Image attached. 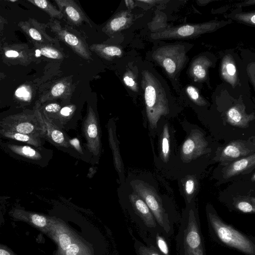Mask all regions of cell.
Instances as JSON below:
<instances>
[{"label": "cell", "mask_w": 255, "mask_h": 255, "mask_svg": "<svg viewBox=\"0 0 255 255\" xmlns=\"http://www.w3.org/2000/svg\"><path fill=\"white\" fill-rule=\"evenodd\" d=\"M209 232L218 244L239 252L245 255H255V240L225 222L210 204L206 207Z\"/></svg>", "instance_id": "6da1fadb"}, {"label": "cell", "mask_w": 255, "mask_h": 255, "mask_svg": "<svg viewBox=\"0 0 255 255\" xmlns=\"http://www.w3.org/2000/svg\"><path fill=\"white\" fill-rule=\"evenodd\" d=\"M175 237L176 255H207L199 214L192 202L187 204Z\"/></svg>", "instance_id": "7a4b0ae2"}, {"label": "cell", "mask_w": 255, "mask_h": 255, "mask_svg": "<svg viewBox=\"0 0 255 255\" xmlns=\"http://www.w3.org/2000/svg\"><path fill=\"white\" fill-rule=\"evenodd\" d=\"M142 75L146 116L151 128L156 129L161 117L169 114L168 93L163 82L151 72L144 70Z\"/></svg>", "instance_id": "3957f363"}, {"label": "cell", "mask_w": 255, "mask_h": 255, "mask_svg": "<svg viewBox=\"0 0 255 255\" xmlns=\"http://www.w3.org/2000/svg\"><path fill=\"white\" fill-rule=\"evenodd\" d=\"M133 192L146 203L160 229L169 237L174 233V224L177 222L164 207L161 198L155 189L148 183L140 180L130 182Z\"/></svg>", "instance_id": "277c9868"}, {"label": "cell", "mask_w": 255, "mask_h": 255, "mask_svg": "<svg viewBox=\"0 0 255 255\" xmlns=\"http://www.w3.org/2000/svg\"><path fill=\"white\" fill-rule=\"evenodd\" d=\"M47 234L57 244L56 255H94L92 248L60 220L50 218Z\"/></svg>", "instance_id": "5b68a950"}, {"label": "cell", "mask_w": 255, "mask_h": 255, "mask_svg": "<svg viewBox=\"0 0 255 255\" xmlns=\"http://www.w3.org/2000/svg\"><path fill=\"white\" fill-rule=\"evenodd\" d=\"M2 129L45 137L42 113L37 104L33 114H18L8 116L0 123Z\"/></svg>", "instance_id": "8992f818"}, {"label": "cell", "mask_w": 255, "mask_h": 255, "mask_svg": "<svg viewBox=\"0 0 255 255\" xmlns=\"http://www.w3.org/2000/svg\"><path fill=\"white\" fill-rule=\"evenodd\" d=\"M220 22H210L196 24H186L171 28L152 34L154 39H173L192 38L204 33L212 32L223 25Z\"/></svg>", "instance_id": "52a82bcc"}, {"label": "cell", "mask_w": 255, "mask_h": 255, "mask_svg": "<svg viewBox=\"0 0 255 255\" xmlns=\"http://www.w3.org/2000/svg\"><path fill=\"white\" fill-rule=\"evenodd\" d=\"M153 58L171 76H175L187 60L185 51L177 45H169L158 48L153 54Z\"/></svg>", "instance_id": "ba28073f"}, {"label": "cell", "mask_w": 255, "mask_h": 255, "mask_svg": "<svg viewBox=\"0 0 255 255\" xmlns=\"http://www.w3.org/2000/svg\"><path fill=\"white\" fill-rule=\"evenodd\" d=\"M211 151L203 133L194 129L184 141L180 149V158L184 163H189Z\"/></svg>", "instance_id": "9c48e42d"}, {"label": "cell", "mask_w": 255, "mask_h": 255, "mask_svg": "<svg viewBox=\"0 0 255 255\" xmlns=\"http://www.w3.org/2000/svg\"><path fill=\"white\" fill-rule=\"evenodd\" d=\"M255 143L252 141L233 140L218 150L215 160L227 165L234 160L255 153Z\"/></svg>", "instance_id": "30bf717a"}, {"label": "cell", "mask_w": 255, "mask_h": 255, "mask_svg": "<svg viewBox=\"0 0 255 255\" xmlns=\"http://www.w3.org/2000/svg\"><path fill=\"white\" fill-rule=\"evenodd\" d=\"M47 25L59 40L69 46L76 54L85 59H91V54L85 42L62 27L59 21L51 18Z\"/></svg>", "instance_id": "8fae6325"}, {"label": "cell", "mask_w": 255, "mask_h": 255, "mask_svg": "<svg viewBox=\"0 0 255 255\" xmlns=\"http://www.w3.org/2000/svg\"><path fill=\"white\" fill-rule=\"evenodd\" d=\"M83 130L88 150L94 155L98 156L101 145L100 131L96 114L91 106L88 107Z\"/></svg>", "instance_id": "7c38bea8"}, {"label": "cell", "mask_w": 255, "mask_h": 255, "mask_svg": "<svg viewBox=\"0 0 255 255\" xmlns=\"http://www.w3.org/2000/svg\"><path fill=\"white\" fill-rule=\"evenodd\" d=\"M0 49L3 61L7 64L27 66L32 61V50L25 44H5Z\"/></svg>", "instance_id": "4fadbf2b"}, {"label": "cell", "mask_w": 255, "mask_h": 255, "mask_svg": "<svg viewBox=\"0 0 255 255\" xmlns=\"http://www.w3.org/2000/svg\"><path fill=\"white\" fill-rule=\"evenodd\" d=\"M18 26L30 39L32 42L41 44H49L56 42L55 39L47 34V24L40 23L34 18H29L25 21H20Z\"/></svg>", "instance_id": "5bb4252c"}, {"label": "cell", "mask_w": 255, "mask_h": 255, "mask_svg": "<svg viewBox=\"0 0 255 255\" xmlns=\"http://www.w3.org/2000/svg\"><path fill=\"white\" fill-rule=\"evenodd\" d=\"M129 199L135 212L151 235L160 228L149 208L137 194L132 193Z\"/></svg>", "instance_id": "9a60e30c"}, {"label": "cell", "mask_w": 255, "mask_h": 255, "mask_svg": "<svg viewBox=\"0 0 255 255\" xmlns=\"http://www.w3.org/2000/svg\"><path fill=\"white\" fill-rule=\"evenodd\" d=\"M55 2L63 17L65 16L71 23L75 25H78L83 21L90 23L81 8L74 0H55Z\"/></svg>", "instance_id": "2e32d148"}, {"label": "cell", "mask_w": 255, "mask_h": 255, "mask_svg": "<svg viewBox=\"0 0 255 255\" xmlns=\"http://www.w3.org/2000/svg\"><path fill=\"white\" fill-rule=\"evenodd\" d=\"M255 166V154L234 160L223 169V176L229 179L251 171Z\"/></svg>", "instance_id": "e0dca14e"}, {"label": "cell", "mask_w": 255, "mask_h": 255, "mask_svg": "<svg viewBox=\"0 0 255 255\" xmlns=\"http://www.w3.org/2000/svg\"><path fill=\"white\" fill-rule=\"evenodd\" d=\"M134 19L130 10L119 11L113 16L104 27L103 31L107 34H113L129 27Z\"/></svg>", "instance_id": "ac0fdd59"}, {"label": "cell", "mask_w": 255, "mask_h": 255, "mask_svg": "<svg viewBox=\"0 0 255 255\" xmlns=\"http://www.w3.org/2000/svg\"><path fill=\"white\" fill-rule=\"evenodd\" d=\"M255 119L254 114H248L245 107L236 105L230 108L226 113V121L230 125L240 128H247Z\"/></svg>", "instance_id": "d6986e66"}, {"label": "cell", "mask_w": 255, "mask_h": 255, "mask_svg": "<svg viewBox=\"0 0 255 255\" xmlns=\"http://www.w3.org/2000/svg\"><path fill=\"white\" fill-rule=\"evenodd\" d=\"M42 118L45 128V137L55 145L68 147L69 138L65 133L45 113L42 114Z\"/></svg>", "instance_id": "ffe728a7"}, {"label": "cell", "mask_w": 255, "mask_h": 255, "mask_svg": "<svg viewBox=\"0 0 255 255\" xmlns=\"http://www.w3.org/2000/svg\"><path fill=\"white\" fill-rule=\"evenodd\" d=\"M152 246L162 255H171L170 237L160 228L151 235Z\"/></svg>", "instance_id": "44dd1931"}, {"label": "cell", "mask_w": 255, "mask_h": 255, "mask_svg": "<svg viewBox=\"0 0 255 255\" xmlns=\"http://www.w3.org/2000/svg\"><path fill=\"white\" fill-rule=\"evenodd\" d=\"M90 49L100 57L110 60L116 57H121L123 50L118 46L103 44H94Z\"/></svg>", "instance_id": "7402d4cb"}, {"label": "cell", "mask_w": 255, "mask_h": 255, "mask_svg": "<svg viewBox=\"0 0 255 255\" xmlns=\"http://www.w3.org/2000/svg\"><path fill=\"white\" fill-rule=\"evenodd\" d=\"M17 216L21 219L27 220L33 225L39 228L45 233H48L50 225V218L35 213H27L22 211L15 212Z\"/></svg>", "instance_id": "603a6c76"}, {"label": "cell", "mask_w": 255, "mask_h": 255, "mask_svg": "<svg viewBox=\"0 0 255 255\" xmlns=\"http://www.w3.org/2000/svg\"><path fill=\"white\" fill-rule=\"evenodd\" d=\"M232 207L234 210L245 214L255 212V198L249 196H239L234 197Z\"/></svg>", "instance_id": "cb8c5ba5"}, {"label": "cell", "mask_w": 255, "mask_h": 255, "mask_svg": "<svg viewBox=\"0 0 255 255\" xmlns=\"http://www.w3.org/2000/svg\"><path fill=\"white\" fill-rule=\"evenodd\" d=\"M0 132L3 136L8 138L25 142L36 147L41 145V137L38 136L10 131L2 129L0 130Z\"/></svg>", "instance_id": "d4e9b609"}, {"label": "cell", "mask_w": 255, "mask_h": 255, "mask_svg": "<svg viewBox=\"0 0 255 255\" xmlns=\"http://www.w3.org/2000/svg\"><path fill=\"white\" fill-rule=\"evenodd\" d=\"M159 155L161 159L164 163H167L169 159L170 133L167 124L163 127L160 139Z\"/></svg>", "instance_id": "484cf974"}, {"label": "cell", "mask_w": 255, "mask_h": 255, "mask_svg": "<svg viewBox=\"0 0 255 255\" xmlns=\"http://www.w3.org/2000/svg\"><path fill=\"white\" fill-rule=\"evenodd\" d=\"M109 139L113 153L115 166L119 173H123V163L120 154L118 141L115 136L114 130L108 126Z\"/></svg>", "instance_id": "4316f807"}, {"label": "cell", "mask_w": 255, "mask_h": 255, "mask_svg": "<svg viewBox=\"0 0 255 255\" xmlns=\"http://www.w3.org/2000/svg\"><path fill=\"white\" fill-rule=\"evenodd\" d=\"M8 148L13 152L30 159L39 160L41 155L37 150L28 145L7 144Z\"/></svg>", "instance_id": "83f0119b"}, {"label": "cell", "mask_w": 255, "mask_h": 255, "mask_svg": "<svg viewBox=\"0 0 255 255\" xmlns=\"http://www.w3.org/2000/svg\"><path fill=\"white\" fill-rule=\"evenodd\" d=\"M183 185L185 199L188 204L192 202L198 189V183L195 176L189 175L183 179Z\"/></svg>", "instance_id": "f1b7e54d"}, {"label": "cell", "mask_w": 255, "mask_h": 255, "mask_svg": "<svg viewBox=\"0 0 255 255\" xmlns=\"http://www.w3.org/2000/svg\"><path fill=\"white\" fill-rule=\"evenodd\" d=\"M28 1L46 12L51 18L61 19L63 17V15L61 11L48 0H28Z\"/></svg>", "instance_id": "f546056e"}, {"label": "cell", "mask_w": 255, "mask_h": 255, "mask_svg": "<svg viewBox=\"0 0 255 255\" xmlns=\"http://www.w3.org/2000/svg\"><path fill=\"white\" fill-rule=\"evenodd\" d=\"M69 88L68 85L64 81H59L54 84L50 91L42 98V101L50 100L55 98H62L68 94Z\"/></svg>", "instance_id": "4dcf8cb0"}, {"label": "cell", "mask_w": 255, "mask_h": 255, "mask_svg": "<svg viewBox=\"0 0 255 255\" xmlns=\"http://www.w3.org/2000/svg\"><path fill=\"white\" fill-rule=\"evenodd\" d=\"M32 43L34 47L39 51L40 54L44 57L53 59H61L63 58V54L59 50L49 44Z\"/></svg>", "instance_id": "1f68e13d"}, {"label": "cell", "mask_w": 255, "mask_h": 255, "mask_svg": "<svg viewBox=\"0 0 255 255\" xmlns=\"http://www.w3.org/2000/svg\"><path fill=\"white\" fill-rule=\"evenodd\" d=\"M15 96L19 100L28 102L31 99V88L25 85L19 87L15 92Z\"/></svg>", "instance_id": "d6a6232c"}, {"label": "cell", "mask_w": 255, "mask_h": 255, "mask_svg": "<svg viewBox=\"0 0 255 255\" xmlns=\"http://www.w3.org/2000/svg\"><path fill=\"white\" fill-rule=\"evenodd\" d=\"M123 81L127 87L134 92H138V87L135 76L130 71H128L123 76Z\"/></svg>", "instance_id": "836d02e7"}, {"label": "cell", "mask_w": 255, "mask_h": 255, "mask_svg": "<svg viewBox=\"0 0 255 255\" xmlns=\"http://www.w3.org/2000/svg\"><path fill=\"white\" fill-rule=\"evenodd\" d=\"M137 252L138 255H162L152 246H146L141 244L138 245Z\"/></svg>", "instance_id": "e575fe53"}, {"label": "cell", "mask_w": 255, "mask_h": 255, "mask_svg": "<svg viewBox=\"0 0 255 255\" xmlns=\"http://www.w3.org/2000/svg\"><path fill=\"white\" fill-rule=\"evenodd\" d=\"M206 66L202 65V62H197L193 67V72L198 79H202L206 75Z\"/></svg>", "instance_id": "d590c367"}, {"label": "cell", "mask_w": 255, "mask_h": 255, "mask_svg": "<svg viewBox=\"0 0 255 255\" xmlns=\"http://www.w3.org/2000/svg\"><path fill=\"white\" fill-rule=\"evenodd\" d=\"M187 92L192 100L197 105H204V101L200 99L199 95L197 90L192 86H189L187 88Z\"/></svg>", "instance_id": "8d00e7d4"}, {"label": "cell", "mask_w": 255, "mask_h": 255, "mask_svg": "<svg viewBox=\"0 0 255 255\" xmlns=\"http://www.w3.org/2000/svg\"><path fill=\"white\" fill-rule=\"evenodd\" d=\"M75 107L73 105L67 106L61 109L59 111V116L61 119L69 118L73 114Z\"/></svg>", "instance_id": "74e56055"}, {"label": "cell", "mask_w": 255, "mask_h": 255, "mask_svg": "<svg viewBox=\"0 0 255 255\" xmlns=\"http://www.w3.org/2000/svg\"><path fill=\"white\" fill-rule=\"evenodd\" d=\"M68 142L69 146L72 147L79 153H80V154L83 153L82 148L81 146L80 141L78 139V138H77L76 137H74L72 139L69 138Z\"/></svg>", "instance_id": "f35d334b"}, {"label": "cell", "mask_w": 255, "mask_h": 255, "mask_svg": "<svg viewBox=\"0 0 255 255\" xmlns=\"http://www.w3.org/2000/svg\"><path fill=\"white\" fill-rule=\"evenodd\" d=\"M61 109V106L58 104L50 103L45 107L44 110L48 113L55 114L59 112Z\"/></svg>", "instance_id": "ab89813d"}, {"label": "cell", "mask_w": 255, "mask_h": 255, "mask_svg": "<svg viewBox=\"0 0 255 255\" xmlns=\"http://www.w3.org/2000/svg\"><path fill=\"white\" fill-rule=\"evenodd\" d=\"M226 70L229 75L234 76L236 73V68L233 63H229L226 65Z\"/></svg>", "instance_id": "60d3db41"}, {"label": "cell", "mask_w": 255, "mask_h": 255, "mask_svg": "<svg viewBox=\"0 0 255 255\" xmlns=\"http://www.w3.org/2000/svg\"><path fill=\"white\" fill-rule=\"evenodd\" d=\"M0 255H16L7 248L0 245Z\"/></svg>", "instance_id": "b9f144b4"}, {"label": "cell", "mask_w": 255, "mask_h": 255, "mask_svg": "<svg viewBox=\"0 0 255 255\" xmlns=\"http://www.w3.org/2000/svg\"><path fill=\"white\" fill-rule=\"evenodd\" d=\"M6 23V20L5 19L3 18L0 15V48L2 46L1 42V32L4 28V24Z\"/></svg>", "instance_id": "7bdbcfd3"}, {"label": "cell", "mask_w": 255, "mask_h": 255, "mask_svg": "<svg viewBox=\"0 0 255 255\" xmlns=\"http://www.w3.org/2000/svg\"><path fill=\"white\" fill-rule=\"evenodd\" d=\"M125 2L128 10H131V9L133 8L136 5L134 1L132 0H126Z\"/></svg>", "instance_id": "ee69618b"}, {"label": "cell", "mask_w": 255, "mask_h": 255, "mask_svg": "<svg viewBox=\"0 0 255 255\" xmlns=\"http://www.w3.org/2000/svg\"><path fill=\"white\" fill-rule=\"evenodd\" d=\"M5 77V74L2 72H0V81L3 79Z\"/></svg>", "instance_id": "f6af8a7d"}, {"label": "cell", "mask_w": 255, "mask_h": 255, "mask_svg": "<svg viewBox=\"0 0 255 255\" xmlns=\"http://www.w3.org/2000/svg\"><path fill=\"white\" fill-rule=\"evenodd\" d=\"M251 179L253 180V181H255V174H253V176H252Z\"/></svg>", "instance_id": "bcb514c9"}, {"label": "cell", "mask_w": 255, "mask_h": 255, "mask_svg": "<svg viewBox=\"0 0 255 255\" xmlns=\"http://www.w3.org/2000/svg\"><path fill=\"white\" fill-rule=\"evenodd\" d=\"M8 1H10V2H16V1H17V0H8Z\"/></svg>", "instance_id": "7dc6e473"}]
</instances>
